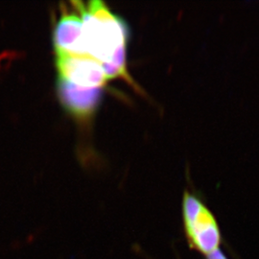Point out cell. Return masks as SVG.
Listing matches in <instances>:
<instances>
[{
    "label": "cell",
    "instance_id": "obj_3",
    "mask_svg": "<svg viewBox=\"0 0 259 259\" xmlns=\"http://www.w3.org/2000/svg\"><path fill=\"white\" fill-rule=\"evenodd\" d=\"M56 66L60 78L81 88L101 89L108 82L102 64L91 56L57 54Z\"/></svg>",
    "mask_w": 259,
    "mask_h": 259
},
{
    "label": "cell",
    "instance_id": "obj_2",
    "mask_svg": "<svg viewBox=\"0 0 259 259\" xmlns=\"http://www.w3.org/2000/svg\"><path fill=\"white\" fill-rule=\"evenodd\" d=\"M185 233L191 247L206 256L219 249L221 232L214 215L195 195L185 192L183 199Z\"/></svg>",
    "mask_w": 259,
    "mask_h": 259
},
{
    "label": "cell",
    "instance_id": "obj_1",
    "mask_svg": "<svg viewBox=\"0 0 259 259\" xmlns=\"http://www.w3.org/2000/svg\"><path fill=\"white\" fill-rule=\"evenodd\" d=\"M72 4L83 21V40L88 55L106 64L121 47H127L129 28L104 2L74 1Z\"/></svg>",
    "mask_w": 259,
    "mask_h": 259
},
{
    "label": "cell",
    "instance_id": "obj_6",
    "mask_svg": "<svg viewBox=\"0 0 259 259\" xmlns=\"http://www.w3.org/2000/svg\"><path fill=\"white\" fill-rule=\"evenodd\" d=\"M126 47H121L120 49L111 58V61L102 64L104 71L107 79L123 78L126 81L132 83V79L127 72L126 66Z\"/></svg>",
    "mask_w": 259,
    "mask_h": 259
},
{
    "label": "cell",
    "instance_id": "obj_7",
    "mask_svg": "<svg viewBox=\"0 0 259 259\" xmlns=\"http://www.w3.org/2000/svg\"><path fill=\"white\" fill-rule=\"evenodd\" d=\"M207 259H228L226 257V255L222 252V250H216L213 251L212 253H210L209 255H207Z\"/></svg>",
    "mask_w": 259,
    "mask_h": 259
},
{
    "label": "cell",
    "instance_id": "obj_4",
    "mask_svg": "<svg viewBox=\"0 0 259 259\" xmlns=\"http://www.w3.org/2000/svg\"><path fill=\"white\" fill-rule=\"evenodd\" d=\"M57 94L66 111L79 118L92 116L102 100L101 89H87L75 85L62 78L57 80Z\"/></svg>",
    "mask_w": 259,
    "mask_h": 259
},
{
    "label": "cell",
    "instance_id": "obj_5",
    "mask_svg": "<svg viewBox=\"0 0 259 259\" xmlns=\"http://www.w3.org/2000/svg\"><path fill=\"white\" fill-rule=\"evenodd\" d=\"M53 42L57 54L89 56L84 46L83 21L80 15H62L54 29Z\"/></svg>",
    "mask_w": 259,
    "mask_h": 259
}]
</instances>
